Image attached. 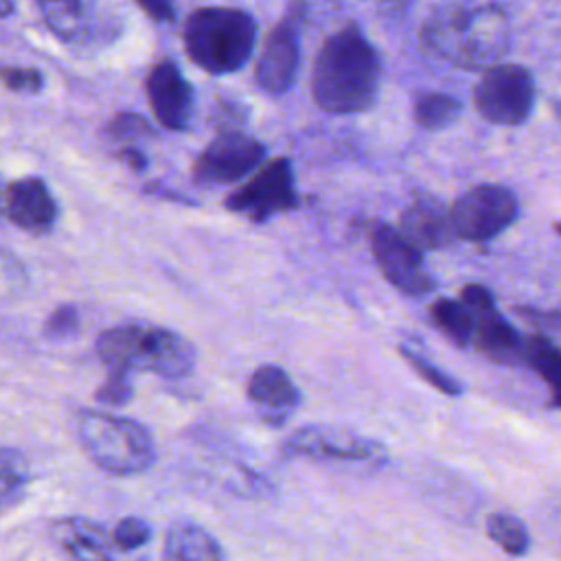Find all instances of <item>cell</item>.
I'll list each match as a JSON object with an SVG mask.
<instances>
[{
	"label": "cell",
	"mask_w": 561,
	"mask_h": 561,
	"mask_svg": "<svg viewBox=\"0 0 561 561\" xmlns=\"http://www.w3.org/2000/svg\"><path fill=\"white\" fill-rule=\"evenodd\" d=\"M381 57L355 22L331 33L313 64L311 96L329 114L368 110L379 92Z\"/></svg>",
	"instance_id": "cell-1"
},
{
	"label": "cell",
	"mask_w": 561,
	"mask_h": 561,
	"mask_svg": "<svg viewBox=\"0 0 561 561\" xmlns=\"http://www.w3.org/2000/svg\"><path fill=\"white\" fill-rule=\"evenodd\" d=\"M421 44L458 68H493L511 46V24L497 4L447 2L432 9L421 26Z\"/></svg>",
	"instance_id": "cell-2"
},
{
	"label": "cell",
	"mask_w": 561,
	"mask_h": 561,
	"mask_svg": "<svg viewBox=\"0 0 561 561\" xmlns=\"http://www.w3.org/2000/svg\"><path fill=\"white\" fill-rule=\"evenodd\" d=\"M94 353L107 370H149L169 379L186 377L195 368V348L178 331L140 322L105 329Z\"/></svg>",
	"instance_id": "cell-3"
},
{
	"label": "cell",
	"mask_w": 561,
	"mask_h": 561,
	"mask_svg": "<svg viewBox=\"0 0 561 561\" xmlns=\"http://www.w3.org/2000/svg\"><path fill=\"white\" fill-rule=\"evenodd\" d=\"M188 59L208 75H232L252 57L256 20L237 7H197L182 26Z\"/></svg>",
	"instance_id": "cell-4"
},
{
	"label": "cell",
	"mask_w": 561,
	"mask_h": 561,
	"mask_svg": "<svg viewBox=\"0 0 561 561\" xmlns=\"http://www.w3.org/2000/svg\"><path fill=\"white\" fill-rule=\"evenodd\" d=\"M75 432L88 458L105 473L138 476L156 460L151 432L134 419L101 410H79Z\"/></svg>",
	"instance_id": "cell-5"
},
{
	"label": "cell",
	"mask_w": 561,
	"mask_h": 561,
	"mask_svg": "<svg viewBox=\"0 0 561 561\" xmlns=\"http://www.w3.org/2000/svg\"><path fill=\"white\" fill-rule=\"evenodd\" d=\"M535 103L533 75L517 64H497L482 72L473 88L478 114L495 125L524 123Z\"/></svg>",
	"instance_id": "cell-6"
},
{
	"label": "cell",
	"mask_w": 561,
	"mask_h": 561,
	"mask_svg": "<svg viewBox=\"0 0 561 561\" xmlns=\"http://www.w3.org/2000/svg\"><path fill=\"white\" fill-rule=\"evenodd\" d=\"M228 213L263 224L274 215L289 213L298 206L294 167L289 158L265 162L243 186L232 191L224 202Z\"/></svg>",
	"instance_id": "cell-7"
},
{
	"label": "cell",
	"mask_w": 561,
	"mask_h": 561,
	"mask_svg": "<svg viewBox=\"0 0 561 561\" xmlns=\"http://www.w3.org/2000/svg\"><path fill=\"white\" fill-rule=\"evenodd\" d=\"M449 215L458 239L482 243L515 221L517 199L506 186L478 184L451 204Z\"/></svg>",
	"instance_id": "cell-8"
},
{
	"label": "cell",
	"mask_w": 561,
	"mask_h": 561,
	"mask_svg": "<svg viewBox=\"0 0 561 561\" xmlns=\"http://www.w3.org/2000/svg\"><path fill=\"white\" fill-rule=\"evenodd\" d=\"M37 7L48 31L68 46H107L123 31L118 15L96 2H39Z\"/></svg>",
	"instance_id": "cell-9"
},
{
	"label": "cell",
	"mask_w": 561,
	"mask_h": 561,
	"mask_svg": "<svg viewBox=\"0 0 561 561\" xmlns=\"http://www.w3.org/2000/svg\"><path fill=\"white\" fill-rule=\"evenodd\" d=\"M283 451L316 460L377 465L388 458V449L379 440L340 425H305L285 440Z\"/></svg>",
	"instance_id": "cell-10"
},
{
	"label": "cell",
	"mask_w": 561,
	"mask_h": 561,
	"mask_svg": "<svg viewBox=\"0 0 561 561\" xmlns=\"http://www.w3.org/2000/svg\"><path fill=\"white\" fill-rule=\"evenodd\" d=\"M370 252L383 278L401 294L419 298L434 291L436 278L425 267L423 254L397 228L379 224L370 237Z\"/></svg>",
	"instance_id": "cell-11"
},
{
	"label": "cell",
	"mask_w": 561,
	"mask_h": 561,
	"mask_svg": "<svg viewBox=\"0 0 561 561\" xmlns=\"http://www.w3.org/2000/svg\"><path fill=\"white\" fill-rule=\"evenodd\" d=\"M460 300L473 316L471 344L495 364H515L524 359V340L504 320L495 307L493 294L480 285L469 283L460 291Z\"/></svg>",
	"instance_id": "cell-12"
},
{
	"label": "cell",
	"mask_w": 561,
	"mask_h": 561,
	"mask_svg": "<svg viewBox=\"0 0 561 561\" xmlns=\"http://www.w3.org/2000/svg\"><path fill=\"white\" fill-rule=\"evenodd\" d=\"M265 145L243 131H224L210 140L193 162V180L197 184H230L265 160Z\"/></svg>",
	"instance_id": "cell-13"
},
{
	"label": "cell",
	"mask_w": 561,
	"mask_h": 561,
	"mask_svg": "<svg viewBox=\"0 0 561 561\" xmlns=\"http://www.w3.org/2000/svg\"><path fill=\"white\" fill-rule=\"evenodd\" d=\"M305 4H294L285 18L270 31L263 44V53L254 68L256 85L272 96L285 94L300 64V18Z\"/></svg>",
	"instance_id": "cell-14"
},
{
	"label": "cell",
	"mask_w": 561,
	"mask_h": 561,
	"mask_svg": "<svg viewBox=\"0 0 561 561\" xmlns=\"http://www.w3.org/2000/svg\"><path fill=\"white\" fill-rule=\"evenodd\" d=\"M145 94L156 121L171 131L188 129L193 116V88L173 59H160L145 79Z\"/></svg>",
	"instance_id": "cell-15"
},
{
	"label": "cell",
	"mask_w": 561,
	"mask_h": 561,
	"mask_svg": "<svg viewBox=\"0 0 561 561\" xmlns=\"http://www.w3.org/2000/svg\"><path fill=\"white\" fill-rule=\"evenodd\" d=\"M2 213L9 224L28 234H46L59 215L50 188L37 175L11 180L4 186Z\"/></svg>",
	"instance_id": "cell-16"
},
{
	"label": "cell",
	"mask_w": 561,
	"mask_h": 561,
	"mask_svg": "<svg viewBox=\"0 0 561 561\" xmlns=\"http://www.w3.org/2000/svg\"><path fill=\"white\" fill-rule=\"evenodd\" d=\"M399 234L419 252L440 250L458 237L454 232L449 208L430 195H419L399 217Z\"/></svg>",
	"instance_id": "cell-17"
},
{
	"label": "cell",
	"mask_w": 561,
	"mask_h": 561,
	"mask_svg": "<svg viewBox=\"0 0 561 561\" xmlns=\"http://www.w3.org/2000/svg\"><path fill=\"white\" fill-rule=\"evenodd\" d=\"M248 399L259 408L261 419L272 425H283L300 403V392L285 368L276 364L259 366L245 386Z\"/></svg>",
	"instance_id": "cell-18"
},
{
	"label": "cell",
	"mask_w": 561,
	"mask_h": 561,
	"mask_svg": "<svg viewBox=\"0 0 561 561\" xmlns=\"http://www.w3.org/2000/svg\"><path fill=\"white\" fill-rule=\"evenodd\" d=\"M50 535L72 561H114L112 535L90 517H61L53 522Z\"/></svg>",
	"instance_id": "cell-19"
},
{
	"label": "cell",
	"mask_w": 561,
	"mask_h": 561,
	"mask_svg": "<svg viewBox=\"0 0 561 561\" xmlns=\"http://www.w3.org/2000/svg\"><path fill=\"white\" fill-rule=\"evenodd\" d=\"M164 561H224L217 537L193 519H178L164 533Z\"/></svg>",
	"instance_id": "cell-20"
},
{
	"label": "cell",
	"mask_w": 561,
	"mask_h": 561,
	"mask_svg": "<svg viewBox=\"0 0 561 561\" xmlns=\"http://www.w3.org/2000/svg\"><path fill=\"white\" fill-rule=\"evenodd\" d=\"M524 362L548 383L552 403L561 405V348L539 333L528 335L524 337Z\"/></svg>",
	"instance_id": "cell-21"
},
{
	"label": "cell",
	"mask_w": 561,
	"mask_h": 561,
	"mask_svg": "<svg viewBox=\"0 0 561 561\" xmlns=\"http://www.w3.org/2000/svg\"><path fill=\"white\" fill-rule=\"evenodd\" d=\"M430 320L436 329H440L456 346L465 348L473 337V316L462 300L454 298H436L430 305Z\"/></svg>",
	"instance_id": "cell-22"
},
{
	"label": "cell",
	"mask_w": 561,
	"mask_h": 561,
	"mask_svg": "<svg viewBox=\"0 0 561 561\" xmlns=\"http://www.w3.org/2000/svg\"><path fill=\"white\" fill-rule=\"evenodd\" d=\"M462 105L456 96L445 94V92H423L416 96L412 116L414 123L427 131H438L456 123L460 116Z\"/></svg>",
	"instance_id": "cell-23"
},
{
	"label": "cell",
	"mask_w": 561,
	"mask_h": 561,
	"mask_svg": "<svg viewBox=\"0 0 561 561\" xmlns=\"http://www.w3.org/2000/svg\"><path fill=\"white\" fill-rule=\"evenodd\" d=\"M486 535L506 554L522 557L530 548V535L524 522L511 513H493L486 517Z\"/></svg>",
	"instance_id": "cell-24"
},
{
	"label": "cell",
	"mask_w": 561,
	"mask_h": 561,
	"mask_svg": "<svg viewBox=\"0 0 561 561\" xmlns=\"http://www.w3.org/2000/svg\"><path fill=\"white\" fill-rule=\"evenodd\" d=\"M0 478H2V504L4 508H9L13 502L20 500L22 491L26 489L28 480H31V471L28 465L24 460V456L11 447H2V456H0Z\"/></svg>",
	"instance_id": "cell-25"
},
{
	"label": "cell",
	"mask_w": 561,
	"mask_h": 561,
	"mask_svg": "<svg viewBox=\"0 0 561 561\" xmlns=\"http://www.w3.org/2000/svg\"><path fill=\"white\" fill-rule=\"evenodd\" d=\"M399 355L412 366V370L421 377V379H425L432 388H436L438 392H443V394H447V397H458L460 392H462V386H460V381L458 379H454L451 375H447L445 370H440L436 364H432L425 355H421V353H416V351H412V348H408V346H399Z\"/></svg>",
	"instance_id": "cell-26"
},
{
	"label": "cell",
	"mask_w": 561,
	"mask_h": 561,
	"mask_svg": "<svg viewBox=\"0 0 561 561\" xmlns=\"http://www.w3.org/2000/svg\"><path fill=\"white\" fill-rule=\"evenodd\" d=\"M151 537H153L151 524L142 517H136V515L123 517L112 530L114 546L125 550V552H131V550H138L142 546H147L151 541Z\"/></svg>",
	"instance_id": "cell-27"
},
{
	"label": "cell",
	"mask_w": 561,
	"mask_h": 561,
	"mask_svg": "<svg viewBox=\"0 0 561 561\" xmlns=\"http://www.w3.org/2000/svg\"><path fill=\"white\" fill-rule=\"evenodd\" d=\"M131 397H134L131 375L123 370H107L105 381L94 392V399L105 405H127Z\"/></svg>",
	"instance_id": "cell-28"
},
{
	"label": "cell",
	"mask_w": 561,
	"mask_h": 561,
	"mask_svg": "<svg viewBox=\"0 0 561 561\" xmlns=\"http://www.w3.org/2000/svg\"><path fill=\"white\" fill-rule=\"evenodd\" d=\"M77 329H79V313H77V307H75V305H59V307L53 309L50 316L46 318L42 333H44L46 340L59 342V340H66V337L75 335Z\"/></svg>",
	"instance_id": "cell-29"
},
{
	"label": "cell",
	"mask_w": 561,
	"mask_h": 561,
	"mask_svg": "<svg viewBox=\"0 0 561 561\" xmlns=\"http://www.w3.org/2000/svg\"><path fill=\"white\" fill-rule=\"evenodd\" d=\"M105 134L112 140H131V138H140V136H151L153 127L147 123L145 116H140L136 112H121L107 123Z\"/></svg>",
	"instance_id": "cell-30"
},
{
	"label": "cell",
	"mask_w": 561,
	"mask_h": 561,
	"mask_svg": "<svg viewBox=\"0 0 561 561\" xmlns=\"http://www.w3.org/2000/svg\"><path fill=\"white\" fill-rule=\"evenodd\" d=\"M2 83L11 92H24V94H37L44 88V75L37 68H13L4 66L2 72Z\"/></svg>",
	"instance_id": "cell-31"
},
{
	"label": "cell",
	"mask_w": 561,
	"mask_h": 561,
	"mask_svg": "<svg viewBox=\"0 0 561 561\" xmlns=\"http://www.w3.org/2000/svg\"><path fill=\"white\" fill-rule=\"evenodd\" d=\"M245 118H248V112L243 110V103H237L232 99L219 101L215 107V125H217L219 134L241 131V125Z\"/></svg>",
	"instance_id": "cell-32"
},
{
	"label": "cell",
	"mask_w": 561,
	"mask_h": 561,
	"mask_svg": "<svg viewBox=\"0 0 561 561\" xmlns=\"http://www.w3.org/2000/svg\"><path fill=\"white\" fill-rule=\"evenodd\" d=\"M138 9H142L153 22H173L175 20V7L164 0H138Z\"/></svg>",
	"instance_id": "cell-33"
},
{
	"label": "cell",
	"mask_w": 561,
	"mask_h": 561,
	"mask_svg": "<svg viewBox=\"0 0 561 561\" xmlns=\"http://www.w3.org/2000/svg\"><path fill=\"white\" fill-rule=\"evenodd\" d=\"M118 158L131 169V171H145L147 169V156L140 151V147L127 145L118 151Z\"/></svg>",
	"instance_id": "cell-34"
},
{
	"label": "cell",
	"mask_w": 561,
	"mask_h": 561,
	"mask_svg": "<svg viewBox=\"0 0 561 561\" xmlns=\"http://www.w3.org/2000/svg\"><path fill=\"white\" fill-rule=\"evenodd\" d=\"M557 530H559V535H561V506H559V511H557Z\"/></svg>",
	"instance_id": "cell-35"
},
{
	"label": "cell",
	"mask_w": 561,
	"mask_h": 561,
	"mask_svg": "<svg viewBox=\"0 0 561 561\" xmlns=\"http://www.w3.org/2000/svg\"><path fill=\"white\" fill-rule=\"evenodd\" d=\"M557 114L561 116V103H557Z\"/></svg>",
	"instance_id": "cell-36"
}]
</instances>
